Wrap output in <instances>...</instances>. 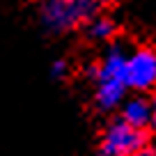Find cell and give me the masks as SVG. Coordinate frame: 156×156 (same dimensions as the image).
Masks as SVG:
<instances>
[{"label": "cell", "instance_id": "obj_1", "mask_svg": "<svg viewBox=\"0 0 156 156\" xmlns=\"http://www.w3.org/2000/svg\"><path fill=\"white\" fill-rule=\"evenodd\" d=\"M92 78L97 106L103 110L117 108L126 94V51L122 46H110L92 69Z\"/></svg>", "mask_w": 156, "mask_h": 156}, {"label": "cell", "instance_id": "obj_2", "mask_svg": "<svg viewBox=\"0 0 156 156\" xmlns=\"http://www.w3.org/2000/svg\"><path fill=\"white\" fill-rule=\"evenodd\" d=\"M41 23L53 32H67L99 14L103 0H37Z\"/></svg>", "mask_w": 156, "mask_h": 156}, {"label": "cell", "instance_id": "obj_3", "mask_svg": "<svg viewBox=\"0 0 156 156\" xmlns=\"http://www.w3.org/2000/svg\"><path fill=\"white\" fill-rule=\"evenodd\" d=\"M145 147L142 129L129 126L126 122H112L103 131L101 138V154L103 156H136Z\"/></svg>", "mask_w": 156, "mask_h": 156}, {"label": "cell", "instance_id": "obj_4", "mask_svg": "<svg viewBox=\"0 0 156 156\" xmlns=\"http://www.w3.org/2000/svg\"><path fill=\"white\" fill-rule=\"evenodd\" d=\"M126 87L138 92L156 87V51L138 48L126 53Z\"/></svg>", "mask_w": 156, "mask_h": 156}, {"label": "cell", "instance_id": "obj_5", "mask_svg": "<svg viewBox=\"0 0 156 156\" xmlns=\"http://www.w3.org/2000/svg\"><path fill=\"white\" fill-rule=\"evenodd\" d=\"M122 122L129 126L145 129L151 122V103L145 97H131L122 103Z\"/></svg>", "mask_w": 156, "mask_h": 156}, {"label": "cell", "instance_id": "obj_6", "mask_svg": "<svg viewBox=\"0 0 156 156\" xmlns=\"http://www.w3.org/2000/svg\"><path fill=\"white\" fill-rule=\"evenodd\" d=\"M87 34L97 41H103V39H110L115 34V23L106 16H92L87 25Z\"/></svg>", "mask_w": 156, "mask_h": 156}, {"label": "cell", "instance_id": "obj_7", "mask_svg": "<svg viewBox=\"0 0 156 156\" xmlns=\"http://www.w3.org/2000/svg\"><path fill=\"white\" fill-rule=\"evenodd\" d=\"M64 71H67V62H62V60H58V62L53 64V76H64Z\"/></svg>", "mask_w": 156, "mask_h": 156}, {"label": "cell", "instance_id": "obj_8", "mask_svg": "<svg viewBox=\"0 0 156 156\" xmlns=\"http://www.w3.org/2000/svg\"><path fill=\"white\" fill-rule=\"evenodd\" d=\"M136 156H156V149H154V147H142Z\"/></svg>", "mask_w": 156, "mask_h": 156}, {"label": "cell", "instance_id": "obj_9", "mask_svg": "<svg viewBox=\"0 0 156 156\" xmlns=\"http://www.w3.org/2000/svg\"><path fill=\"white\" fill-rule=\"evenodd\" d=\"M149 103H151V122L149 124L156 129V97H154V101H149Z\"/></svg>", "mask_w": 156, "mask_h": 156}]
</instances>
